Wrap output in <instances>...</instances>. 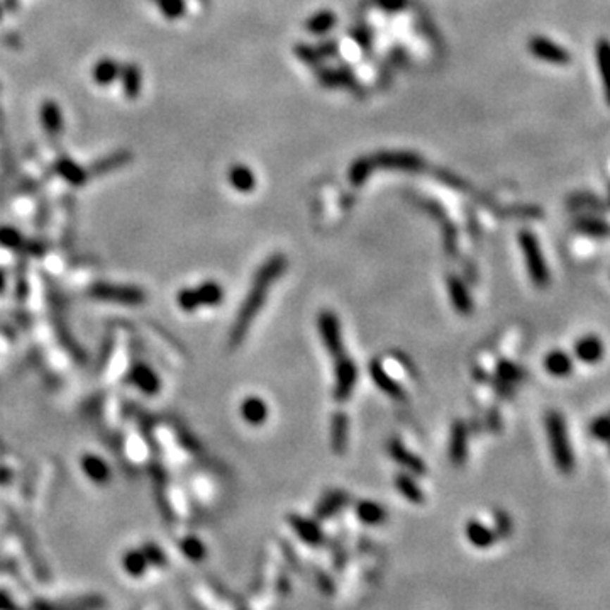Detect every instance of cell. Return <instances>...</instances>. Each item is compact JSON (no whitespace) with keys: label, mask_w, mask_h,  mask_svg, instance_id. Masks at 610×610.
<instances>
[{"label":"cell","mask_w":610,"mask_h":610,"mask_svg":"<svg viewBox=\"0 0 610 610\" xmlns=\"http://www.w3.org/2000/svg\"><path fill=\"white\" fill-rule=\"evenodd\" d=\"M287 270V256L283 254H273L268 260L261 265V268L254 275L251 288H249L248 295H246L244 302L239 307L236 320L229 334V346L236 348L239 346L244 336L248 334L251 323L256 317L258 312L266 302V295H268L270 287L273 285L277 280L282 277L283 271Z\"/></svg>","instance_id":"6da1fadb"},{"label":"cell","mask_w":610,"mask_h":610,"mask_svg":"<svg viewBox=\"0 0 610 610\" xmlns=\"http://www.w3.org/2000/svg\"><path fill=\"white\" fill-rule=\"evenodd\" d=\"M136 340L135 332L126 324H114L107 337V346L104 351L102 365H100V382L106 385H116L126 378L129 370L135 365Z\"/></svg>","instance_id":"7a4b0ae2"},{"label":"cell","mask_w":610,"mask_h":610,"mask_svg":"<svg viewBox=\"0 0 610 610\" xmlns=\"http://www.w3.org/2000/svg\"><path fill=\"white\" fill-rule=\"evenodd\" d=\"M120 454L132 468H146L151 463L153 441L148 425L141 419H131L129 413L120 428Z\"/></svg>","instance_id":"3957f363"},{"label":"cell","mask_w":610,"mask_h":610,"mask_svg":"<svg viewBox=\"0 0 610 610\" xmlns=\"http://www.w3.org/2000/svg\"><path fill=\"white\" fill-rule=\"evenodd\" d=\"M544 425L554 466L563 475H571L576 468V458L570 434H568L565 416L558 411H549L544 417Z\"/></svg>","instance_id":"277c9868"},{"label":"cell","mask_w":610,"mask_h":610,"mask_svg":"<svg viewBox=\"0 0 610 610\" xmlns=\"http://www.w3.org/2000/svg\"><path fill=\"white\" fill-rule=\"evenodd\" d=\"M60 485V468L53 459L43 461L39 470L35 473V480L31 482V507L36 513H41L51 504L54 494Z\"/></svg>","instance_id":"5b68a950"},{"label":"cell","mask_w":610,"mask_h":610,"mask_svg":"<svg viewBox=\"0 0 610 610\" xmlns=\"http://www.w3.org/2000/svg\"><path fill=\"white\" fill-rule=\"evenodd\" d=\"M519 244L522 256H524L525 266H528V275L533 280V283L537 288H546L549 285V268H547V263L544 260V254H542L541 246H539L537 237L534 236L530 231H521L519 232Z\"/></svg>","instance_id":"8992f818"},{"label":"cell","mask_w":610,"mask_h":610,"mask_svg":"<svg viewBox=\"0 0 610 610\" xmlns=\"http://www.w3.org/2000/svg\"><path fill=\"white\" fill-rule=\"evenodd\" d=\"M224 300V290L217 282H204L197 288H182L177 295V304L187 314H194L202 307H216Z\"/></svg>","instance_id":"52a82bcc"},{"label":"cell","mask_w":610,"mask_h":610,"mask_svg":"<svg viewBox=\"0 0 610 610\" xmlns=\"http://www.w3.org/2000/svg\"><path fill=\"white\" fill-rule=\"evenodd\" d=\"M89 297L100 302H111L119 305H141L146 302V294L139 287L119 285V283L94 282L87 290Z\"/></svg>","instance_id":"ba28073f"},{"label":"cell","mask_w":610,"mask_h":610,"mask_svg":"<svg viewBox=\"0 0 610 610\" xmlns=\"http://www.w3.org/2000/svg\"><path fill=\"white\" fill-rule=\"evenodd\" d=\"M336 366H334V399L337 402H346L353 394V388L356 385L358 370L353 359H349L344 354L340 358H334Z\"/></svg>","instance_id":"9c48e42d"},{"label":"cell","mask_w":610,"mask_h":610,"mask_svg":"<svg viewBox=\"0 0 610 610\" xmlns=\"http://www.w3.org/2000/svg\"><path fill=\"white\" fill-rule=\"evenodd\" d=\"M317 325H319V334L320 340L325 349L329 351L332 358H340L341 354H344V346H342V336H341V324L336 314L331 311H323L317 319Z\"/></svg>","instance_id":"30bf717a"},{"label":"cell","mask_w":610,"mask_h":610,"mask_svg":"<svg viewBox=\"0 0 610 610\" xmlns=\"http://www.w3.org/2000/svg\"><path fill=\"white\" fill-rule=\"evenodd\" d=\"M99 424L107 431H120L127 419V411L124 402L116 395H108L99 404L97 409Z\"/></svg>","instance_id":"8fae6325"},{"label":"cell","mask_w":610,"mask_h":610,"mask_svg":"<svg viewBox=\"0 0 610 610\" xmlns=\"http://www.w3.org/2000/svg\"><path fill=\"white\" fill-rule=\"evenodd\" d=\"M529 51L533 53L534 58L546 61V63L553 65H566L571 61L570 53L566 51L563 46L553 43L544 36H534L529 41Z\"/></svg>","instance_id":"7c38bea8"},{"label":"cell","mask_w":610,"mask_h":610,"mask_svg":"<svg viewBox=\"0 0 610 610\" xmlns=\"http://www.w3.org/2000/svg\"><path fill=\"white\" fill-rule=\"evenodd\" d=\"M39 120L41 126H43L46 136H48L49 143L58 144L60 143L61 136H63V112H61L60 106L54 100L48 99L41 104L39 107Z\"/></svg>","instance_id":"4fadbf2b"},{"label":"cell","mask_w":610,"mask_h":610,"mask_svg":"<svg viewBox=\"0 0 610 610\" xmlns=\"http://www.w3.org/2000/svg\"><path fill=\"white\" fill-rule=\"evenodd\" d=\"M127 382L132 387L137 388L143 395H156L161 390V380L156 375V371L149 368L144 363H136L127 373Z\"/></svg>","instance_id":"5bb4252c"},{"label":"cell","mask_w":610,"mask_h":610,"mask_svg":"<svg viewBox=\"0 0 610 610\" xmlns=\"http://www.w3.org/2000/svg\"><path fill=\"white\" fill-rule=\"evenodd\" d=\"M53 171L72 187H83L90 178L89 170L83 168V166L78 165L73 158H70L68 154H63V153L58 154L56 160H54Z\"/></svg>","instance_id":"9a60e30c"},{"label":"cell","mask_w":610,"mask_h":610,"mask_svg":"<svg viewBox=\"0 0 610 610\" xmlns=\"http://www.w3.org/2000/svg\"><path fill=\"white\" fill-rule=\"evenodd\" d=\"M373 166H380V168H394V170H407V171H417L422 168V160L417 154L413 153H404V151H383L371 156Z\"/></svg>","instance_id":"2e32d148"},{"label":"cell","mask_w":610,"mask_h":610,"mask_svg":"<svg viewBox=\"0 0 610 610\" xmlns=\"http://www.w3.org/2000/svg\"><path fill=\"white\" fill-rule=\"evenodd\" d=\"M573 354L578 361L585 365H597L605 356V344L597 334H585L575 342Z\"/></svg>","instance_id":"e0dca14e"},{"label":"cell","mask_w":610,"mask_h":610,"mask_svg":"<svg viewBox=\"0 0 610 610\" xmlns=\"http://www.w3.org/2000/svg\"><path fill=\"white\" fill-rule=\"evenodd\" d=\"M132 160H135V154L129 151V149H117V151L108 153L106 156H100L99 160L92 163L87 170H89L90 177H102V175H107L111 173V171L127 166Z\"/></svg>","instance_id":"ac0fdd59"},{"label":"cell","mask_w":610,"mask_h":610,"mask_svg":"<svg viewBox=\"0 0 610 610\" xmlns=\"http://www.w3.org/2000/svg\"><path fill=\"white\" fill-rule=\"evenodd\" d=\"M468 456V429L463 421H456L451 428L449 459L454 466H463Z\"/></svg>","instance_id":"d6986e66"},{"label":"cell","mask_w":610,"mask_h":610,"mask_svg":"<svg viewBox=\"0 0 610 610\" xmlns=\"http://www.w3.org/2000/svg\"><path fill=\"white\" fill-rule=\"evenodd\" d=\"M78 463H80V470L85 473L90 482L104 485L111 480V466H108L106 459L100 458L99 454L85 453L83 456H80V461Z\"/></svg>","instance_id":"ffe728a7"},{"label":"cell","mask_w":610,"mask_h":610,"mask_svg":"<svg viewBox=\"0 0 610 610\" xmlns=\"http://www.w3.org/2000/svg\"><path fill=\"white\" fill-rule=\"evenodd\" d=\"M370 375H371V378H373L375 385H377L382 392H385L388 397H392V399H395V400H404L405 399V390L402 387H400V383L395 382V378H392L390 375L387 373V370L383 368V365L380 363V359H375V361H371Z\"/></svg>","instance_id":"44dd1931"},{"label":"cell","mask_w":610,"mask_h":610,"mask_svg":"<svg viewBox=\"0 0 610 610\" xmlns=\"http://www.w3.org/2000/svg\"><path fill=\"white\" fill-rule=\"evenodd\" d=\"M388 453H390V456L394 458L397 463H400V465L407 468L409 473L424 475L425 471H428L424 461H422L419 456H416V454L411 453V451L405 448L399 440L390 441V444H388Z\"/></svg>","instance_id":"7402d4cb"},{"label":"cell","mask_w":610,"mask_h":610,"mask_svg":"<svg viewBox=\"0 0 610 610\" xmlns=\"http://www.w3.org/2000/svg\"><path fill=\"white\" fill-rule=\"evenodd\" d=\"M120 85L127 100H136L143 89V72L137 63H124L119 72Z\"/></svg>","instance_id":"603a6c76"},{"label":"cell","mask_w":610,"mask_h":610,"mask_svg":"<svg viewBox=\"0 0 610 610\" xmlns=\"http://www.w3.org/2000/svg\"><path fill=\"white\" fill-rule=\"evenodd\" d=\"M239 412L242 421H244L246 424L253 425V428L265 424L270 416L268 405H266L265 400L260 399V397H248V399L242 400Z\"/></svg>","instance_id":"cb8c5ba5"},{"label":"cell","mask_w":610,"mask_h":610,"mask_svg":"<svg viewBox=\"0 0 610 610\" xmlns=\"http://www.w3.org/2000/svg\"><path fill=\"white\" fill-rule=\"evenodd\" d=\"M120 566H123L124 573L135 580L143 578V576H146V573L151 570V565H149L148 556H146L143 547H141V549L132 547V549L126 551L123 559H120Z\"/></svg>","instance_id":"d4e9b609"},{"label":"cell","mask_w":610,"mask_h":610,"mask_svg":"<svg viewBox=\"0 0 610 610\" xmlns=\"http://www.w3.org/2000/svg\"><path fill=\"white\" fill-rule=\"evenodd\" d=\"M573 358L563 349H553L544 356V370L551 377L565 378L573 373Z\"/></svg>","instance_id":"484cf974"},{"label":"cell","mask_w":610,"mask_h":610,"mask_svg":"<svg viewBox=\"0 0 610 610\" xmlns=\"http://www.w3.org/2000/svg\"><path fill=\"white\" fill-rule=\"evenodd\" d=\"M448 290L451 295V302L456 309L459 316H470L473 312V300H471L470 292L458 277H448Z\"/></svg>","instance_id":"4316f807"},{"label":"cell","mask_w":610,"mask_h":610,"mask_svg":"<svg viewBox=\"0 0 610 610\" xmlns=\"http://www.w3.org/2000/svg\"><path fill=\"white\" fill-rule=\"evenodd\" d=\"M465 534H466L468 541H470L475 547H480V549H485V547L494 546L495 541H497L495 530L488 528V525L482 524V522L476 521V519L468 521Z\"/></svg>","instance_id":"83f0119b"},{"label":"cell","mask_w":610,"mask_h":610,"mask_svg":"<svg viewBox=\"0 0 610 610\" xmlns=\"http://www.w3.org/2000/svg\"><path fill=\"white\" fill-rule=\"evenodd\" d=\"M597 65H599L602 85H604L605 100L610 106V41L607 37H602L595 44Z\"/></svg>","instance_id":"f1b7e54d"},{"label":"cell","mask_w":610,"mask_h":610,"mask_svg":"<svg viewBox=\"0 0 610 610\" xmlns=\"http://www.w3.org/2000/svg\"><path fill=\"white\" fill-rule=\"evenodd\" d=\"M119 72L120 65L117 63L116 60H112V58H102V60L97 61V63L94 65V68H92V78H94V82L97 83L99 87H108L119 78Z\"/></svg>","instance_id":"f546056e"},{"label":"cell","mask_w":610,"mask_h":610,"mask_svg":"<svg viewBox=\"0 0 610 610\" xmlns=\"http://www.w3.org/2000/svg\"><path fill=\"white\" fill-rule=\"evenodd\" d=\"M575 229L592 237L610 236V224L599 216H580L575 220Z\"/></svg>","instance_id":"4dcf8cb0"},{"label":"cell","mask_w":610,"mask_h":610,"mask_svg":"<svg viewBox=\"0 0 610 610\" xmlns=\"http://www.w3.org/2000/svg\"><path fill=\"white\" fill-rule=\"evenodd\" d=\"M290 524L295 533L299 534L305 542H309V544H319V542L323 541V533H320L319 525H317L314 521L305 519V517L300 516H292Z\"/></svg>","instance_id":"1f68e13d"},{"label":"cell","mask_w":610,"mask_h":610,"mask_svg":"<svg viewBox=\"0 0 610 610\" xmlns=\"http://www.w3.org/2000/svg\"><path fill=\"white\" fill-rule=\"evenodd\" d=\"M331 444L332 451L336 454H342L348 444V417L346 413L337 412L332 417V429H331Z\"/></svg>","instance_id":"d6a6232c"},{"label":"cell","mask_w":610,"mask_h":610,"mask_svg":"<svg viewBox=\"0 0 610 610\" xmlns=\"http://www.w3.org/2000/svg\"><path fill=\"white\" fill-rule=\"evenodd\" d=\"M356 516L359 517V521L370 525L383 524L387 521V511L382 505L375 504L373 500H361L356 505Z\"/></svg>","instance_id":"836d02e7"},{"label":"cell","mask_w":610,"mask_h":610,"mask_svg":"<svg viewBox=\"0 0 610 610\" xmlns=\"http://www.w3.org/2000/svg\"><path fill=\"white\" fill-rule=\"evenodd\" d=\"M395 487L400 492V495L405 497L409 502L412 504H422L424 502V494L419 488V485L416 483V480L411 475L400 473L395 476Z\"/></svg>","instance_id":"e575fe53"},{"label":"cell","mask_w":610,"mask_h":610,"mask_svg":"<svg viewBox=\"0 0 610 610\" xmlns=\"http://www.w3.org/2000/svg\"><path fill=\"white\" fill-rule=\"evenodd\" d=\"M0 246L19 254H26L27 239L18 229L11 228V225H2L0 228Z\"/></svg>","instance_id":"d590c367"},{"label":"cell","mask_w":610,"mask_h":610,"mask_svg":"<svg viewBox=\"0 0 610 610\" xmlns=\"http://www.w3.org/2000/svg\"><path fill=\"white\" fill-rule=\"evenodd\" d=\"M229 182L237 192H251L256 185L253 171L242 165H236L229 170Z\"/></svg>","instance_id":"8d00e7d4"},{"label":"cell","mask_w":610,"mask_h":610,"mask_svg":"<svg viewBox=\"0 0 610 610\" xmlns=\"http://www.w3.org/2000/svg\"><path fill=\"white\" fill-rule=\"evenodd\" d=\"M178 547H180V551H182L183 556H185L187 559H190V561H194V563L202 561V559H206V556H207L206 544H204V542L195 536L182 537L178 541Z\"/></svg>","instance_id":"74e56055"},{"label":"cell","mask_w":610,"mask_h":610,"mask_svg":"<svg viewBox=\"0 0 610 610\" xmlns=\"http://www.w3.org/2000/svg\"><path fill=\"white\" fill-rule=\"evenodd\" d=\"M319 80L325 87H353L354 78L346 70H320Z\"/></svg>","instance_id":"f35d334b"},{"label":"cell","mask_w":610,"mask_h":610,"mask_svg":"<svg viewBox=\"0 0 610 610\" xmlns=\"http://www.w3.org/2000/svg\"><path fill=\"white\" fill-rule=\"evenodd\" d=\"M334 23H336V15L331 11H320L307 20L305 27H307L309 32L323 35V32H328L334 26Z\"/></svg>","instance_id":"ab89813d"},{"label":"cell","mask_w":610,"mask_h":610,"mask_svg":"<svg viewBox=\"0 0 610 610\" xmlns=\"http://www.w3.org/2000/svg\"><path fill=\"white\" fill-rule=\"evenodd\" d=\"M497 371H499V377L507 383L522 382L525 378V371L519 365H513L512 361H507V359H500L497 363Z\"/></svg>","instance_id":"60d3db41"},{"label":"cell","mask_w":610,"mask_h":610,"mask_svg":"<svg viewBox=\"0 0 610 610\" xmlns=\"http://www.w3.org/2000/svg\"><path fill=\"white\" fill-rule=\"evenodd\" d=\"M373 161L371 158H361V160L354 161L353 166L349 170V182L353 185H361L366 178L370 177L371 170H373Z\"/></svg>","instance_id":"b9f144b4"},{"label":"cell","mask_w":610,"mask_h":610,"mask_svg":"<svg viewBox=\"0 0 610 610\" xmlns=\"http://www.w3.org/2000/svg\"><path fill=\"white\" fill-rule=\"evenodd\" d=\"M590 436L600 442H610V413L595 417L590 422Z\"/></svg>","instance_id":"7bdbcfd3"},{"label":"cell","mask_w":610,"mask_h":610,"mask_svg":"<svg viewBox=\"0 0 610 610\" xmlns=\"http://www.w3.org/2000/svg\"><path fill=\"white\" fill-rule=\"evenodd\" d=\"M158 4V9L163 18L173 20L180 19L185 14V0H154Z\"/></svg>","instance_id":"ee69618b"},{"label":"cell","mask_w":610,"mask_h":610,"mask_svg":"<svg viewBox=\"0 0 610 610\" xmlns=\"http://www.w3.org/2000/svg\"><path fill=\"white\" fill-rule=\"evenodd\" d=\"M51 220V204L46 195H41L37 199V206L35 212V225L37 229H44Z\"/></svg>","instance_id":"f6af8a7d"},{"label":"cell","mask_w":610,"mask_h":610,"mask_svg":"<svg viewBox=\"0 0 610 610\" xmlns=\"http://www.w3.org/2000/svg\"><path fill=\"white\" fill-rule=\"evenodd\" d=\"M344 502H346V495L342 494V492L332 494L331 497H328V500H324V502L317 507V516L319 517L332 516L334 512L340 511L342 505H344Z\"/></svg>","instance_id":"bcb514c9"},{"label":"cell","mask_w":610,"mask_h":610,"mask_svg":"<svg viewBox=\"0 0 610 610\" xmlns=\"http://www.w3.org/2000/svg\"><path fill=\"white\" fill-rule=\"evenodd\" d=\"M570 200H571V206L573 207H590L597 212H604L605 208H607V206H604V204H602L599 199L592 197V195H588V194H576Z\"/></svg>","instance_id":"7dc6e473"},{"label":"cell","mask_w":610,"mask_h":610,"mask_svg":"<svg viewBox=\"0 0 610 610\" xmlns=\"http://www.w3.org/2000/svg\"><path fill=\"white\" fill-rule=\"evenodd\" d=\"M495 534L497 537H507L512 533V521L505 512H499L495 516Z\"/></svg>","instance_id":"c3c4849f"},{"label":"cell","mask_w":610,"mask_h":610,"mask_svg":"<svg viewBox=\"0 0 610 610\" xmlns=\"http://www.w3.org/2000/svg\"><path fill=\"white\" fill-rule=\"evenodd\" d=\"M297 56L309 65H317L320 60V54L317 49H312L311 46H304V44L297 48Z\"/></svg>","instance_id":"681fc988"},{"label":"cell","mask_w":610,"mask_h":610,"mask_svg":"<svg viewBox=\"0 0 610 610\" xmlns=\"http://www.w3.org/2000/svg\"><path fill=\"white\" fill-rule=\"evenodd\" d=\"M405 4H407V0H377V6H380L383 11H388V12L404 9Z\"/></svg>","instance_id":"f907efd6"},{"label":"cell","mask_w":610,"mask_h":610,"mask_svg":"<svg viewBox=\"0 0 610 610\" xmlns=\"http://www.w3.org/2000/svg\"><path fill=\"white\" fill-rule=\"evenodd\" d=\"M353 36L356 37L358 39V43L359 44H363V46H370V41H371V32L368 31V29L366 27H361V29H356V31L353 32Z\"/></svg>","instance_id":"816d5d0a"},{"label":"cell","mask_w":610,"mask_h":610,"mask_svg":"<svg viewBox=\"0 0 610 610\" xmlns=\"http://www.w3.org/2000/svg\"><path fill=\"white\" fill-rule=\"evenodd\" d=\"M12 348V336L9 332H6L4 329H0V353H6Z\"/></svg>","instance_id":"f5cc1de1"},{"label":"cell","mask_w":610,"mask_h":610,"mask_svg":"<svg viewBox=\"0 0 610 610\" xmlns=\"http://www.w3.org/2000/svg\"><path fill=\"white\" fill-rule=\"evenodd\" d=\"M317 51H319L320 56H332V54L336 53V44L329 41V43H325V44L320 46V48L317 49Z\"/></svg>","instance_id":"db71d44e"},{"label":"cell","mask_w":610,"mask_h":610,"mask_svg":"<svg viewBox=\"0 0 610 610\" xmlns=\"http://www.w3.org/2000/svg\"><path fill=\"white\" fill-rule=\"evenodd\" d=\"M4 12H15L19 9V0H2Z\"/></svg>","instance_id":"11a10c76"},{"label":"cell","mask_w":610,"mask_h":610,"mask_svg":"<svg viewBox=\"0 0 610 610\" xmlns=\"http://www.w3.org/2000/svg\"><path fill=\"white\" fill-rule=\"evenodd\" d=\"M6 285H7V278H6V270L0 268V295L6 292Z\"/></svg>","instance_id":"9f6ffc18"},{"label":"cell","mask_w":610,"mask_h":610,"mask_svg":"<svg viewBox=\"0 0 610 610\" xmlns=\"http://www.w3.org/2000/svg\"><path fill=\"white\" fill-rule=\"evenodd\" d=\"M6 456V453H4V449H2V446H0V461H2V458Z\"/></svg>","instance_id":"6f0895ef"},{"label":"cell","mask_w":610,"mask_h":610,"mask_svg":"<svg viewBox=\"0 0 610 610\" xmlns=\"http://www.w3.org/2000/svg\"><path fill=\"white\" fill-rule=\"evenodd\" d=\"M2 18H4V7L2 4H0V20H2Z\"/></svg>","instance_id":"680465c9"},{"label":"cell","mask_w":610,"mask_h":610,"mask_svg":"<svg viewBox=\"0 0 610 610\" xmlns=\"http://www.w3.org/2000/svg\"><path fill=\"white\" fill-rule=\"evenodd\" d=\"M609 449H610V442H609Z\"/></svg>","instance_id":"91938a15"},{"label":"cell","mask_w":610,"mask_h":610,"mask_svg":"<svg viewBox=\"0 0 610 610\" xmlns=\"http://www.w3.org/2000/svg\"><path fill=\"white\" fill-rule=\"evenodd\" d=\"M0 89H2V87H0Z\"/></svg>","instance_id":"94428289"},{"label":"cell","mask_w":610,"mask_h":610,"mask_svg":"<svg viewBox=\"0 0 610 610\" xmlns=\"http://www.w3.org/2000/svg\"><path fill=\"white\" fill-rule=\"evenodd\" d=\"M609 413H610V412H609Z\"/></svg>","instance_id":"6125c7cd"}]
</instances>
